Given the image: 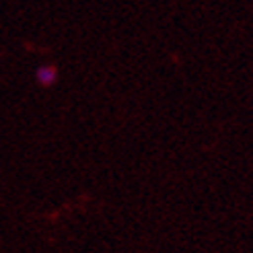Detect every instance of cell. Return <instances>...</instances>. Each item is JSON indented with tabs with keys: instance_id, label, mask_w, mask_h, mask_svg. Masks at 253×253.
<instances>
[{
	"instance_id": "1",
	"label": "cell",
	"mask_w": 253,
	"mask_h": 253,
	"mask_svg": "<svg viewBox=\"0 0 253 253\" xmlns=\"http://www.w3.org/2000/svg\"><path fill=\"white\" fill-rule=\"evenodd\" d=\"M35 79H37V83H40L42 86H45V88L52 86V84H56V81H58V68H56L54 64H43V66L37 68Z\"/></svg>"
}]
</instances>
